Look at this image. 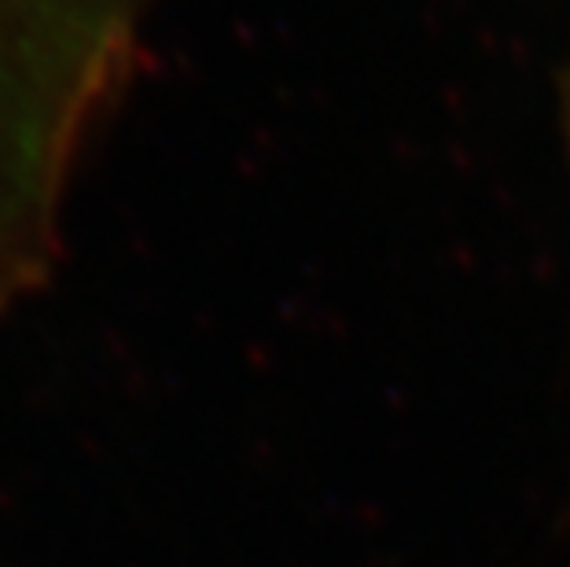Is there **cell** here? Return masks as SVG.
Segmentation results:
<instances>
[{
	"mask_svg": "<svg viewBox=\"0 0 570 567\" xmlns=\"http://www.w3.org/2000/svg\"><path fill=\"white\" fill-rule=\"evenodd\" d=\"M563 129H567V148H570V75L563 81Z\"/></svg>",
	"mask_w": 570,
	"mask_h": 567,
	"instance_id": "obj_2",
	"label": "cell"
},
{
	"mask_svg": "<svg viewBox=\"0 0 570 567\" xmlns=\"http://www.w3.org/2000/svg\"><path fill=\"white\" fill-rule=\"evenodd\" d=\"M159 8L163 0H0V218L85 170Z\"/></svg>",
	"mask_w": 570,
	"mask_h": 567,
	"instance_id": "obj_1",
	"label": "cell"
}]
</instances>
